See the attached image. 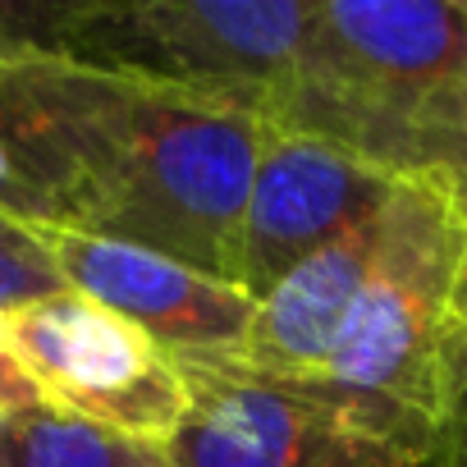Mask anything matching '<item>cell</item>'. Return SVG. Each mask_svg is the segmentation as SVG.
Returning a JSON list of instances; mask_svg holds the SVG:
<instances>
[{
	"label": "cell",
	"instance_id": "cell-6",
	"mask_svg": "<svg viewBox=\"0 0 467 467\" xmlns=\"http://www.w3.org/2000/svg\"><path fill=\"white\" fill-rule=\"evenodd\" d=\"M0 339L37 399L74 421L165 449L188 412L179 358L78 289L0 312Z\"/></svg>",
	"mask_w": 467,
	"mask_h": 467
},
{
	"label": "cell",
	"instance_id": "cell-8",
	"mask_svg": "<svg viewBox=\"0 0 467 467\" xmlns=\"http://www.w3.org/2000/svg\"><path fill=\"white\" fill-rule=\"evenodd\" d=\"M37 234L69 289L119 312L174 358L234 353L244 344L257 298L239 285L215 280L188 262H174L138 244L101 239L88 229L42 224Z\"/></svg>",
	"mask_w": 467,
	"mask_h": 467
},
{
	"label": "cell",
	"instance_id": "cell-7",
	"mask_svg": "<svg viewBox=\"0 0 467 467\" xmlns=\"http://www.w3.org/2000/svg\"><path fill=\"white\" fill-rule=\"evenodd\" d=\"M394 183V174L317 133L262 119L239 224V289L262 298L303 257L376 215Z\"/></svg>",
	"mask_w": 467,
	"mask_h": 467
},
{
	"label": "cell",
	"instance_id": "cell-11",
	"mask_svg": "<svg viewBox=\"0 0 467 467\" xmlns=\"http://www.w3.org/2000/svg\"><path fill=\"white\" fill-rule=\"evenodd\" d=\"M83 0H0V65L65 56Z\"/></svg>",
	"mask_w": 467,
	"mask_h": 467
},
{
	"label": "cell",
	"instance_id": "cell-9",
	"mask_svg": "<svg viewBox=\"0 0 467 467\" xmlns=\"http://www.w3.org/2000/svg\"><path fill=\"white\" fill-rule=\"evenodd\" d=\"M385 211V206H380ZM380 211L344 229L339 239L303 257L285 271L262 298L248 321L244 344L234 348L244 362L280 376H321L339 330L353 312V298L376 262L380 248Z\"/></svg>",
	"mask_w": 467,
	"mask_h": 467
},
{
	"label": "cell",
	"instance_id": "cell-2",
	"mask_svg": "<svg viewBox=\"0 0 467 467\" xmlns=\"http://www.w3.org/2000/svg\"><path fill=\"white\" fill-rule=\"evenodd\" d=\"M271 124L394 179L467 188V0H312Z\"/></svg>",
	"mask_w": 467,
	"mask_h": 467
},
{
	"label": "cell",
	"instance_id": "cell-4",
	"mask_svg": "<svg viewBox=\"0 0 467 467\" xmlns=\"http://www.w3.org/2000/svg\"><path fill=\"white\" fill-rule=\"evenodd\" d=\"M188 412L174 467H431L444 431L330 376H280L239 353L179 358Z\"/></svg>",
	"mask_w": 467,
	"mask_h": 467
},
{
	"label": "cell",
	"instance_id": "cell-14",
	"mask_svg": "<svg viewBox=\"0 0 467 467\" xmlns=\"http://www.w3.org/2000/svg\"><path fill=\"white\" fill-rule=\"evenodd\" d=\"M33 408H47V403L37 399V389L28 385V376L19 371V362L10 358L5 339H0V412L19 417V412H33Z\"/></svg>",
	"mask_w": 467,
	"mask_h": 467
},
{
	"label": "cell",
	"instance_id": "cell-1",
	"mask_svg": "<svg viewBox=\"0 0 467 467\" xmlns=\"http://www.w3.org/2000/svg\"><path fill=\"white\" fill-rule=\"evenodd\" d=\"M0 147L60 224L239 285L257 119L69 56L0 65Z\"/></svg>",
	"mask_w": 467,
	"mask_h": 467
},
{
	"label": "cell",
	"instance_id": "cell-17",
	"mask_svg": "<svg viewBox=\"0 0 467 467\" xmlns=\"http://www.w3.org/2000/svg\"><path fill=\"white\" fill-rule=\"evenodd\" d=\"M0 467H15V435H10V412H0Z\"/></svg>",
	"mask_w": 467,
	"mask_h": 467
},
{
	"label": "cell",
	"instance_id": "cell-10",
	"mask_svg": "<svg viewBox=\"0 0 467 467\" xmlns=\"http://www.w3.org/2000/svg\"><path fill=\"white\" fill-rule=\"evenodd\" d=\"M15 467H174L161 444H142L51 408L10 417Z\"/></svg>",
	"mask_w": 467,
	"mask_h": 467
},
{
	"label": "cell",
	"instance_id": "cell-3",
	"mask_svg": "<svg viewBox=\"0 0 467 467\" xmlns=\"http://www.w3.org/2000/svg\"><path fill=\"white\" fill-rule=\"evenodd\" d=\"M467 266V188L399 179L380 211V248L321 376L426 417L453 412V344Z\"/></svg>",
	"mask_w": 467,
	"mask_h": 467
},
{
	"label": "cell",
	"instance_id": "cell-12",
	"mask_svg": "<svg viewBox=\"0 0 467 467\" xmlns=\"http://www.w3.org/2000/svg\"><path fill=\"white\" fill-rule=\"evenodd\" d=\"M69 289L42 244V234L0 215V312H15L24 303H37L47 294Z\"/></svg>",
	"mask_w": 467,
	"mask_h": 467
},
{
	"label": "cell",
	"instance_id": "cell-15",
	"mask_svg": "<svg viewBox=\"0 0 467 467\" xmlns=\"http://www.w3.org/2000/svg\"><path fill=\"white\" fill-rule=\"evenodd\" d=\"M431 467H467V389L458 394V403L444 421V440H440V453Z\"/></svg>",
	"mask_w": 467,
	"mask_h": 467
},
{
	"label": "cell",
	"instance_id": "cell-13",
	"mask_svg": "<svg viewBox=\"0 0 467 467\" xmlns=\"http://www.w3.org/2000/svg\"><path fill=\"white\" fill-rule=\"evenodd\" d=\"M0 215H10L28 229H42V224H60V211L51 206V197L19 170V161L0 147Z\"/></svg>",
	"mask_w": 467,
	"mask_h": 467
},
{
	"label": "cell",
	"instance_id": "cell-16",
	"mask_svg": "<svg viewBox=\"0 0 467 467\" xmlns=\"http://www.w3.org/2000/svg\"><path fill=\"white\" fill-rule=\"evenodd\" d=\"M467 389V266H462V303H458V344H453V403Z\"/></svg>",
	"mask_w": 467,
	"mask_h": 467
},
{
	"label": "cell",
	"instance_id": "cell-5",
	"mask_svg": "<svg viewBox=\"0 0 467 467\" xmlns=\"http://www.w3.org/2000/svg\"><path fill=\"white\" fill-rule=\"evenodd\" d=\"M312 0H83L65 56L271 119L289 92Z\"/></svg>",
	"mask_w": 467,
	"mask_h": 467
}]
</instances>
